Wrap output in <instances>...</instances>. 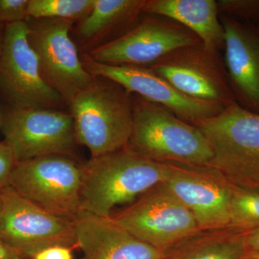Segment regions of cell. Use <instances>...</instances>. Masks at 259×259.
Here are the masks:
<instances>
[{
  "label": "cell",
  "mask_w": 259,
  "mask_h": 259,
  "mask_svg": "<svg viewBox=\"0 0 259 259\" xmlns=\"http://www.w3.org/2000/svg\"><path fill=\"white\" fill-rule=\"evenodd\" d=\"M168 175V163L148 159L127 148L91 157L83 163L81 208L110 218L116 206L134 202L164 182Z\"/></svg>",
  "instance_id": "cell-1"
},
{
  "label": "cell",
  "mask_w": 259,
  "mask_h": 259,
  "mask_svg": "<svg viewBox=\"0 0 259 259\" xmlns=\"http://www.w3.org/2000/svg\"><path fill=\"white\" fill-rule=\"evenodd\" d=\"M131 95L133 126L126 148L159 163L209 166L212 148L202 130L166 107Z\"/></svg>",
  "instance_id": "cell-2"
},
{
  "label": "cell",
  "mask_w": 259,
  "mask_h": 259,
  "mask_svg": "<svg viewBox=\"0 0 259 259\" xmlns=\"http://www.w3.org/2000/svg\"><path fill=\"white\" fill-rule=\"evenodd\" d=\"M78 144L91 157L127 147L133 126L132 95L115 81L94 76L68 104Z\"/></svg>",
  "instance_id": "cell-3"
},
{
  "label": "cell",
  "mask_w": 259,
  "mask_h": 259,
  "mask_svg": "<svg viewBox=\"0 0 259 259\" xmlns=\"http://www.w3.org/2000/svg\"><path fill=\"white\" fill-rule=\"evenodd\" d=\"M194 125L212 146L209 166L232 185L259 190V114L236 102L215 117Z\"/></svg>",
  "instance_id": "cell-4"
},
{
  "label": "cell",
  "mask_w": 259,
  "mask_h": 259,
  "mask_svg": "<svg viewBox=\"0 0 259 259\" xmlns=\"http://www.w3.org/2000/svg\"><path fill=\"white\" fill-rule=\"evenodd\" d=\"M83 163L75 157L51 155L16 162L8 186L56 215L74 221L81 204Z\"/></svg>",
  "instance_id": "cell-5"
},
{
  "label": "cell",
  "mask_w": 259,
  "mask_h": 259,
  "mask_svg": "<svg viewBox=\"0 0 259 259\" xmlns=\"http://www.w3.org/2000/svg\"><path fill=\"white\" fill-rule=\"evenodd\" d=\"M110 218L141 241L168 253L200 233L192 213L164 182Z\"/></svg>",
  "instance_id": "cell-6"
},
{
  "label": "cell",
  "mask_w": 259,
  "mask_h": 259,
  "mask_svg": "<svg viewBox=\"0 0 259 259\" xmlns=\"http://www.w3.org/2000/svg\"><path fill=\"white\" fill-rule=\"evenodd\" d=\"M28 32L26 21L5 26L0 53V97L10 110H59L65 102L44 79Z\"/></svg>",
  "instance_id": "cell-7"
},
{
  "label": "cell",
  "mask_w": 259,
  "mask_h": 259,
  "mask_svg": "<svg viewBox=\"0 0 259 259\" xmlns=\"http://www.w3.org/2000/svg\"><path fill=\"white\" fill-rule=\"evenodd\" d=\"M0 238L25 259L50 247L77 248L74 221L42 209L9 186L0 192Z\"/></svg>",
  "instance_id": "cell-8"
},
{
  "label": "cell",
  "mask_w": 259,
  "mask_h": 259,
  "mask_svg": "<svg viewBox=\"0 0 259 259\" xmlns=\"http://www.w3.org/2000/svg\"><path fill=\"white\" fill-rule=\"evenodd\" d=\"M28 24V40L35 51L44 79L66 104L88 88L89 74L70 36L74 22L59 19H33Z\"/></svg>",
  "instance_id": "cell-9"
},
{
  "label": "cell",
  "mask_w": 259,
  "mask_h": 259,
  "mask_svg": "<svg viewBox=\"0 0 259 259\" xmlns=\"http://www.w3.org/2000/svg\"><path fill=\"white\" fill-rule=\"evenodd\" d=\"M2 131L16 162L51 155L75 157L78 145L71 113L52 109L10 110Z\"/></svg>",
  "instance_id": "cell-10"
},
{
  "label": "cell",
  "mask_w": 259,
  "mask_h": 259,
  "mask_svg": "<svg viewBox=\"0 0 259 259\" xmlns=\"http://www.w3.org/2000/svg\"><path fill=\"white\" fill-rule=\"evenodd\" d=\"M146 15L118 38L87 54L103 64L148 67L172 51L202 42L195 34L177 22Z\"/></svg>",
  "instance_id": "cell-11"
},
{
  "label": "cell",
  "mask_w": 259,
  "mask_h": 259,
  "mask_svg": "<svg viewBox=\"0 0 259 259\" xmlns=\"http://www.w3.org/2000/svg\"><path fill=\"white\" fill-rule=\"evenodd\" d=\"M187 96L228 107L236 103L221 52L202 42L172 51L151 66Z\"/></svg>",
  "instance_id": "cell-12"
},
{
  "label": "cell",
  "mask_w": 259,
  "mask_h": 259,
  "mask_svg": "<svg viewBox=\"0 0 259 259\" xmlns=\"http://www.w3.org/2000/svg\"><path fill=\"white\" fill-rule=\"evenodd\" d=\"M81 61L92 76L111 79L131 95H139L166 107L192 125L215 117L227 108L221 104L187 96L149 67L103 64L94 60L87 54L82 56Z\"/></svg>",
  "instance_id": "cell-13"
},
{
  "label": "cell",
  "mask_w": 259,
  "mask_h": 259,
  "mask_svg": "<svg viewBox=\"0 0 259 259\" xmlns=\"http://www.w3.org/2000/svg\"><path fill=\"white\" fill-rule=\"evenodd\" d=\"M164 183L193 214L200 232L230 226L232 184L209 166L168 163Z\"/></svg>",
  "instance_id": "cell-14"
},
{
  "label": "cell",
  "mask_w": 259,
  "mask_h": 259,
  "mask_svg": "<svg viewBox=\"0 0 259 259\" xmlns=\"http://www.w3.org/2000/svg\"><path fill=\"white\" fill-rule=\"evenodd\" d=\"M225 32L224 60L236 103L259 114V30L254 25L220 15Z\"/></svg>",
  "instance_id": "cell-15"
},
{
  "label": "cell",
  "mask_w": 259,
  "mask_h": 259,
  "mask_svg": "<svg viewBox=\"0 0 259 259\" xmlns=\"http://www.w3.org/2000/svg\"><path fill=\"white\" fill-rule=\"evenodd\" d=\"M75 222L81 259H165L168 253L141 241L114 222L82 210Z\"/></svg>",
  "instance_id": "cell-16"
},
{
  "label": "cell",
  "mask_w": 259,
  "mask_h": 259,
  "mask_svg": "<svg viewBox=\"0 0 259 259\" xmlns=\"http://www.w3.org/2000/svg\"><path fill=\"white\" fill-rule=\"evenodd\" d=\"M143 13L177 22L195 34L206 49L223 51L225 32L215 0H146Z\"/></svg>",
  "instance_id": "cell-17"
},
{
  "label": "cell",
  "mask_w": 259,
  "mask_h": 259,
  "mask_svg": "<svg viewBox=\"0 0 259 259\" xmlns=\"http://www.w3.org/2000/svg\"><path fill=\"white\" fill-rule=\"evenodd\" d=\"M145 3L146 0H94L91 12L76 29L80 42L91 51L118 38L139 23Z\"/></svg>",
  "instance_id": "cell-18"
},
{
  "label": "cell",
  "mask_w": 259,
  "mask_h": 259,
  "mask_svg": "<svg viewBox=\"0 0 259 259\" xmlns=\"http://www.w3.org/2000/svg\"><path fill=\"white\" fill-rule=\"evenodd\" d=\"M201 233V232H200ZM200 233L168 252L171 259H241L248 251L245 233L231 228Z\"/></svg>",
  "instance_id": "cell-19"
},
{
  "label": "cell",
  "mask_w": 259,
  "mask_h": 259,
  "mask_svg": "<svg viewBox=\"0 0 259 259\" xmlns=\"http://www.w3.org/2000/svg\"><path fill=\"white\" fill-rule=\"evenodd\" d=\"M229 228L240 233L259 228V190L232 185Z\"/></svg>",
  "instance_id": "cell-20"
},
{
  "label": "cell",
  "mask_w": 259,
  "mask_h": 259,
  "mask_svg": "<svg viewBox=\"0 0 259 259\" xmlns=\"http://www.w3.org/2000/svg\"><path fill=\"white\" fill-rule=\"evenodd\" d=\"M94 0H29L28 18L81 21L93 6Z\"/></svg>",
  "instance_id": "cell-21"
},
{
  "label": "cell",
  "mask_w": 259,
  "mask_h": 259,
  "mask_svg": "<svg viewBox=\"0 0 259 259\" xmlns=\"http://www.w3.org/2000/svg\"><path fill=\"white\" fill-rule=\"evenodd\" d=\"M217 3L220 15L246 23L259 21V0H218Z\"/></svg>",
  "instance_id": "cell-22"
},
{
  "label": "cell",
  "mask_w": 259,
  "mask_h": 259,
  "mask_svg": "<svg viewBox=\"0 0 259 259\" xmlns=\"http://www.w3.org/2000/svg\"><path fill=\"white\" fill-rule=\"evenodd\" d=\"M29 0H0V26L25 22Z\"/></svg>",
  "instance_id": "cell-23"
},
{
  "label": "cell",
  "mask_w": 259,
  "mask_h": 259,
  "mask_svg": "<svg viewBox=\"0 0 259 259\" xmlns=\"http://www.w3.org/2000/svg\"><path fill=\"white\" fill-rule=\"evenodd\" d=\"M15 163L16 161L13 151L4 141H0V192L8 187Z\"/></svg>",
  "instance_id": "cell-24"
},
{
  "label": "cell",
  "mask_w": 259,
  "mask_h": 259,
  "mask_svg": "<svg viewBox=\"0 0 259 259\" xmlns=\"http://www.w3.org/2000/svg\"><path fill=\"white\" fill-rule=\"evenodd\" d=\"M72 248L54 246L37 253L32 259H73Z\"/></svg>",
  "instance_id": "cell-25"
},
{
  "label": "cell",
  "mask_w": 259,
  "mask_h": 259,
  "mask_svg": "<svg viewBox=\"0 0 259 259\" xmlns=\"http://www.w3.org/2000/svg\"><path fill=\"white\" fill-rule=\"evenodd\" d=\"M245 241L248 250L259 253V228L245 233Z\"/></svg>",
  "instance_id": "cell-26"
},
{
  "label": "cell",
  "mask_w": 259,
  "mask_h": 259,
  "mask_svg": "<svg viewBox=\"0 0 259 259\" xmlns=\"http://www.w3.org/2000/svg\"><path fill=\"white\" fill-rule=\"evenodd\" d=\"M0 259H25L0 238Z\"/></svg>",
  "instance_id": "cell-27"
},
{
  "label": "cell",
  "mask_w": 259,
  "mask_h": 259,
  "mask_svg": "<svg viewBox=\"0 0 259 259\" xmlns=\"http://www.w3.org/2000/svg\"><path fill=\"white\" fill-rule=\"evenodd\" d=\"M241 259H259V253L248 250Z\"/></svg>",
  "instance_id": "cell-28"
},
{
  "label": "cell",
  "mask_w": 259,
  "mask_h": 259,
  "mask_svg": "<svg viewBox=\"0 0 259 259\" xmlns=\"http://www.w3.org/2000/svg\"><path fill=\"white\" fill-rule=\"evenodd\" d=\"M5 27L0 26V53H1L2 47H3V37H4V30Z\"/></svg>",
  "instance_id": "cell-29"
},
{
  "label": "cell",
  "mask_w": 259,
  "mask_h": 259,
  "mask_svg": "<svg viewBox=\"0 0 259 259\" xmlns=\"http://www.w3.org/2000/svg\"><path fill=\"white\" fill-rule=\"evenodd\" d=\"M254 25H255V26L257 27V28H258V29L259 30V21L257 22V23L254 24Z\"/></svg>",
  "instance_id": "cell-30"
},
{
  "label": "cell",
  "mask_w": 259,
  "mask_h": 259,
  "mask_svg": "<svg viewBox=\"0 0 259 259\" xmlns=\"http://www.w3.org/2000/svg\"><path fill=\"white\" fill-rule=\"evenodd\" d=\"M0 209H1V202H0Z\"/></svg>",
  "instance_id": "cell-31"
},
{
  "label": "cell",
  "mask_w": 259,
  "mask_h": 259,
  "mask_svg": "<svg viewBox=\"0 0 259 259\" xmlns=\"http://www.w3.org/2000/svg\"><path fill=\"white\" fill-rule=\"evenodd\" d=\"M165 259H171V258H168V257H167V258H165Z\"/></svg>",
  "instance_id": "cell-32"
}]
</instances>
